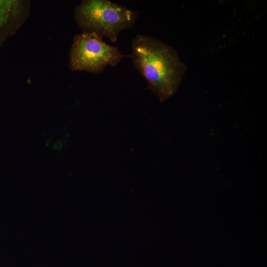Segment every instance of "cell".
<instances>
[{"label": "cell", "mask_w": 267, "mask_h": 267, "mask_svg": "<svg viewBox=\"0 0 267 267\" xmlns=\"http://www.w3.org/2000/svg\"><path fill=\"white\" fill-rule=\"evenodd\" d=\"M130 56L160 101L177 92L186 67L174 48L154 38L137 35L133 40Z\"/></svg>", "instance_id": "6da1fadb"}, {"label": "cell", "mask_w": 267, "mask_h": 267, "mask_svg": "<svg viewBox=\"0 0 267 267\" xmlns=\"http://www.w3.org/2000/svg\"><path fill=\"white\" fill-rule=\"evenodd\" d=\"M75 18L84 32L105 36L113 42L123 30L132 27L136 14L107 0H84L75 9Z\"/></svg>", "instance_id": "7a4b0ae2"}, {"label": "cell", "mask_w": 267, "mask_h": 267, "mask_svg": "<svg viewBox=\"0 0 267 267\" xmlns=\"http://www.w3.org/2000/svg\"><path fill=\"white\" fill-rule=\"evenodd\" d=\"M102 38L95 33L84 32L75 36L69 56L72 70L102 72L108 65L116 66L125 56Z\"/></svg>", "instance_id": "3957f363"}]
</instances>
